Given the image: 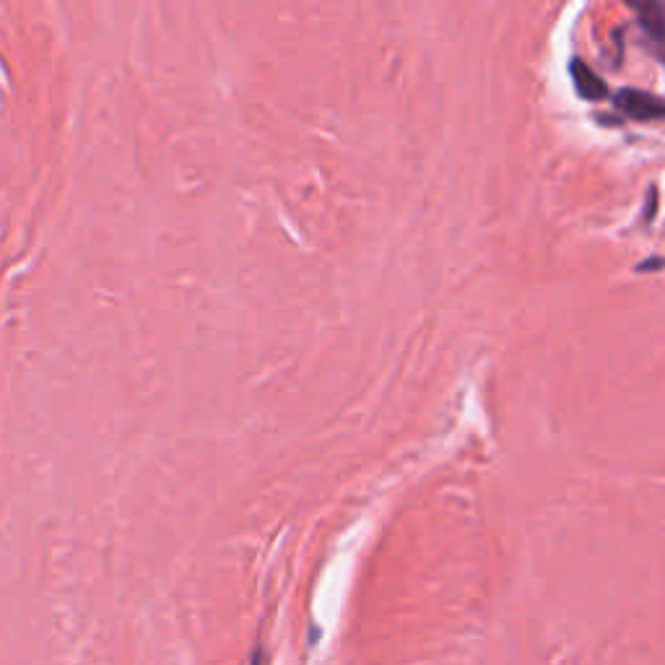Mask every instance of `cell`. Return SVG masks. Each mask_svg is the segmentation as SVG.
<instances>
[{"instance_id": "1", "label": "cell", "mask_w": 665, "mask_h": 665, "mask_svg": "<svg viewBox=\"0 0 665 665\" xmlns=\"http://www.w3.org/2000/svg\"><path fill=\"white\" fill-rule=\"evenodd\" d=\"M616 107L624 110L627 115L637 117V120H653V117H665V102L663 99L647 94L640 89H621L616 94Z\"/></svg>"}, {"instance_id": "3", "label": "cell", "mask_w": 665, "mask_h": 665, "mask_svg": "<svg viewBox=\"0 0 665 665\" xmlns=\"http://www.w3.org/2000/svg\"><path fill=\"white\" fill-rule=\"evenodd\" d=\"M642 26L655 39H665V3H637Z\"/></svg>"}, {"instance_id": "2", "label": "cell", "mask_w": 665, "mask_h": 665, "mask_svg": "<svg viewBox=\"0 0 665 665\" xmlns=\"http://www.w3.org/2000/svg\"><path fill=\"white\" fill-rule=\"evenodd\" d=\"M569 73H572V81H575V89L580 97L590 99V102H595V99H603L606 97V81H603L598 73L590 68L585 60L575 58L569 60Z\"/></svg>"}]
</instances>
